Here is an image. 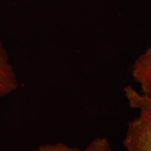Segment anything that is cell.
Returning a JSON list of instances; mask_svg holds the SVG:
<instances>
[{
	"mask_svg": "<svg viewBox=\"0 0 151 151\" xmlns=\"http://www.w3.org/2000/svg\"><path fill=\"white\" fill-rule=\"evenodd\" d=\"M123 145L126 151H151V121L139 115L130 120Z\"/></svg>",
	"mask_w": 151,
	"mask_h": 151,
	"instance_id": "6da1fadb",
	"label": "cell"
},
{
	"mask_svg": "<svg viewBox=\"0 0 151 151\" xmlns=\"http://www.w3.org/2000/svg\"><path fill=\"white\" fill-rule=\"evenodd\" d=\"M130 74L138 90L151 97V44L134 60Z\"/></svg>",
	"mask_w": 151,
	"mask_h": 151,
	"instance_id": "7a4b0ae2",
	"label": "cell"
},
{
	"mask_svg": "<svg viewBox=\"0 0 151 151\" xmlns=\"http://www.w3.org/2000/svg\"><path fill=\"white\" fill-rule=\"evenodd\" d=\"M18 88V76L8 50L0 38V97L9 96Z\"/></svg>",
	"mask_w": 151,
	"mask_h": 151,
	"instance_id": "3957f363",
	"label": "cell"
},
{
	"mask_svg": "<svg viewBox=\"0 0 151 151\" xmlns=\"http://www.w3.org/2000/svg\"><path fill=\"white\" fill-rule=\"evenodd\" d=\"M124 96L130 108L137 110L142 118L151 121V97L140 92L132 85L123 88Z\"/></svg>",
	"mask_w": 151,
	"mask_h": 151,
	"instance_id": "277c9868",
	"label": "cell"
},
{
	"mask_svg": "<svg viewBox=\"0 0 151 151\" xmlns=\"http://www.w3.org/2000/svg\"><path fill=\"white\" fill-rule=\"evenodd\" d=\"M82 151H113L110 143L105 137H97Z\"/></svg>",
	"mask_w": 151,
	"mask_h": 151,
	"instance_id": "5b68a950",
	"label": "cell"
},
{
	"mask_svg": "<svg viewBox=\"0 0 151 151\" xmlns=\"http://www.w3.org/2000/svg\"><path fill=\"white\" fill-rule=\"evenodd\" d=\"M35 151H82L79 148H75L62 142L45 144L38 147Z\"/></svg>",
	"mask_w": 151,
	"mask_h": 151,
	"instance_id": "8992f818",
	"label": "cell"
}]
</instances>
